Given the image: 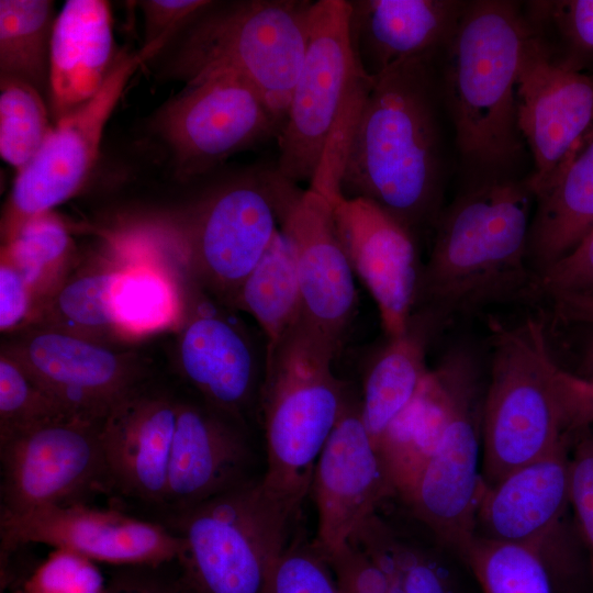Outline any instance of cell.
<instances>
[{"label": "cell", "instance_id": "6da1fadb", "mask_svg": "<svg viewBox=\"0 0 593 593\" xmlns=\"http://www.w3.org/2000/svg\"><path fill=\"white\" fill-rule=\"evenodd\" d=\"M534 201L526 179L502 177L474 184L441 210L412 314L438 333L495 305L545 300L528 257Z\"/></svg>", "mask_w": 593, "mask_h": 593}, {"label": "cell", "instance_id": "7a4b0ae2", "mask_svg": "<svg viewBox=\"0 0 593 593\" xmlns=\"http://www.w3.org/2000/svg\"><path fill=\"white\" fill-rule=\"evenodd\" d=\"M438 56L405 59L373 77L340 182L344 198L373 202L414 236L434 227L443 210Z\"/></svg>", "mask_w": 593, "mask_h": 593}, {"label": "cell", "instance_id": "3957f363", "mask_svg": "<svg viewBox=\"0 0 593 593\" xmlns=\"http://www.w3.org/2000/svg\"><path fill=\"white\" fill-rule=\"evenodd\" d=\"M529 26L521 5L467 1L438 56L443 104L463 163L502 178L525 150L518 127L516 83Z\"/></svg>", "mask_w": 593, "mask_h": 593}, {"label": "cell", "instance_id": "277c9868", "mask_svg": "<svg viewBox=\"0 0 593 593\" xmlns=\"http://www.w3.org/2000/svg\"><path fill=\"white\" fill-rule=\"evenodd\" d=\"M338 349L302 318L267 347L259 400L264 488L299 514L317 459L350 398L333 371Z\"/></svg>", "mask_w": 593, "mask_h": 593}, {"label": "cell", "instance_id": "5b68a950", "mask_svg": "<svg viewBox=\"0 0 593 593\" xmlns=\"http://www.w3.org/2000/svg\"><path fill=\"white\" fill-rule=\"evenodd\" d=\"M312 0L210 1L184 27L175 74L193 82L234 71L284 124L310 35Z\"/></svg>", "mask_w": 593, "mask_h": 593}, {"label": "cell", "instance_id": "8992f818", "mask_svg": "<svg viewBox=\"0 0 593 593\" xmlns=\"http://www.w3.org/2000/svg\"><path fill=\"white\" fill-rule=\"evenodd\" d=\"M491 370L485 391L482 444L485 485L553 450L569 434L558 389V365L545 324L490 321Z\"/></svg>", "mask_w": 593, "mask_h": 593}, {"label": "cell", "instance_id": "52a82bcc", "mask_svg": "<svg viewBox=\"0 0 593 593\" xmlns=\"http://www.w3.org/2000/svg\"><path fill=\"white\" fill-rule=\"evenodd\" d=\"M261 477L161 522L181 538L177 563L195 593H265L298 514Z\"/></svg>", "mask_w": 593, "mask_h": 593}, {"label": "cell", "instance_id": "ba28073f", "mask_svg": "<svg viewBox=\"0 0 593 593\" xmlns=\"http://www.w3.org/2000/svg\"><path fill=\"white\" fill-rule=\"evenodd\" d=\"M480 357L467 344L449 348L439 363L451 392L440 441L404 500L436 540L465 559L475 537L484 490L479 473L485 391Z\"/></svg>", "mask_w": 593, "mask_h": 593}, {"label": "cell", "instance_id": "9c48e42d", "mask_svg": "<svg viewBox=\"0 0 593 593\" xmlns=\"http://www.w3.org/2000/svg\"><path fill=\"white\" fill-rule=\"evenodd\" d=\"M275 164L209 188L184 213L180 244L197 288L230 307L279 231Z\"/></svg>", "mask_w": 593, "mask_h": 593}, {"label": "cell", "instance_id": "30bf717a", "mask_svg": "<svg viewBox=\"0 0 593 593\" xmlns=\"http://www.w3.org/2000/svg\"><path fill=\"white\" fill-rule=\"evenodd\" d=\"M571 441L484 485L475 528L477 536L535 549L561 593L574 591L584 573L582 545L568 522Z\"/></svg>", "mask_w": 593, "mask_h": 593}, {"label": "cell", "instance_id": "8fae6325", "mask_svg": "<svg viewBox=\"0 0 593 593\" xmlns=\"http://www.w3.org/2000/svg\"><path fill=\"white\" fill-rule=\"evenodd\" d=\"M101 425L64 415L0 439V513L86 503L96 492H111Z\"/></svg>", "mask_w": 593, "mask_h": 593}, {"label": "cell", "instance_id": "7c38bea8", "mask_svg": "<svg viewBox=\"0 0 593 593\" xmlns=\"http://www.w3.org/2000/svg\"><path fill=\"white\" fill-rule=\"evenodd\" d=\"M157 123L186 178L205 176L228 157L277 139L283 127L262 93L234 71L187 83Z\"/></svg>", "mask_w": 593, "mask_h": 593}, {"label": "cell", "instance_id": "4fadbf2b", "mask_svg": "<svg viewBox=\"0 0 593 593\" xmlns=\"http://www.w3.org/2000/svg\"><path fill=\"white\" fill-rule=\"evenodd\" d=\"M348 18L347 0L314 1L304 60L277 137L276 168L295 183L312 181L358 70Z\"/></svg>", "mask_w": 593, "mask_h": 593}, {"label": "cell", "instance_id": "5bb4252c", "mask_svg": "<svg viewBox=\"0 0 593 593\" xmlns=\"http://www.w3.org/2000/svg\"><path fill=\"white\" fill-rule=\"evenodd\" d=\"M160 49L122 51L100 89L81 107L57 121L35 157L14 180L7 212L5 240L29 219L52 211L72 197L92 170L103 131L128 80Z\"/></svg>", "mask_w": 593, "mask_h": 593}, {"label": "cell", "instance_id": "9a60e30c", "mask_svg": "<svg viewBox=\"0 0 593 593\" xmlns=\"http://www.w3.org/2000/svg\"><path fill=\"white\" fill-rule=\"evenodd\" d=\"M279 231L295 264L302 320L338 350L354 316L357 292L331 202L282 177L275 165Z\"/></svg>", "mask_w": 593, "mask_h": 593}, {"label": "cell", "instance_id": "2e32d148", "mask_svg": "<svg viewBox=\"0 0 593 593\" xmlns=\"http://www.w3.org/2000/svg\"><path fill=\"white\" fill-rule=\"evenodd\" d=\"M1 353L69 413L96 421L148 381L137 355L48 327L30 325Z\"/></svg>", "mask_w": 593, "mask_h": 593}, {"label": "cell", "instance_id": "e0dca14e", "mask_svg": "<svg viewBox=\"0 0 593 593\" xmlns=\"http://www.w3.org/2000/svg\"><path fill=\"white\" fill-rule=\"evenodd\" d=\"M1 559L22 546L44 544L119 567L178 561L181 538L161 522L75 503L21 514L0 513Z\"/></svg>", "mask_w": 593, "mask_h": 593}, {"label": "cell", "instance_id": "ac0fdd59", "mask_svg": "<svg viewBox=\"0 0 593 593\" xmlns=\"http://www.w3.org/2000/svg\"><path fill=\"white\" fill-rule=\"evenodd\" d=\"M516 99L518 127L534 161L526 181L535 198L555 182L593 126V75L557 61L529 26Z\"/></svg>", "mask_w": 593, "mask_h": 593}, {"label": "cell", "instance_id": "d6986e66", "mask_svg": "<svg viewBox=\"0 0 593 593\" xmlns=\"http://www.w3.org/2000/svg\"><path fill=\"white\" fill-rule=\"evenodd\" d=\"M202 291L181 329L178 366L198 398L249 427L259 416L267 348Z\"/></svg>", "mask_w": 593, "mask_h": 593}, {"label": "cell", "instance_id": "ffe728a7", "mask_svg": "<svg viewBox=\"0 0 593 593\" xmlns=\"http://www.w3.org/2000/svg\"><path fill=\"white\" fill-rule=\"evenodd\" d=\"M310 493L317 511L313 541L328 557L395 495L383 458L350 395L315 465Z\"/></svg>", "mask_w": 593, "mask_h": 593}, {"label": "cell", "instance_id": "44dd1931", "mask_svg": "<svg viewBox=\"0 0 593 593\" xmlns=\"http://www.w3.org/2000/svg\"><path fill=\"white\" fill-rule=\"evenodd\" d=\"M248 429L199 398H178L164 518L259 478Z\"/></svg>", "mask_w": 593, "mask_h": 593}, {"label": "cell", "instance_id": "7402d4cb", "mask_svg": "<svg viewBox=\"0 0 593 593\" xmlns=\"http://www.w3.org/2000/svg\"><path fill=\"white\" fill-rule=\"evenodd\" d=\"M354 272L376 301L388 338L403 334L412 316L422 267L415 236L373 202L332 203Z\"/></svg>", "mask_w": 593, "mask_h": 593}, {"label": "cell", "instance_id": "603a6c76", "mask_svg": "<svg viewBox=\"0 0 593 593\" xmlns=\"http://www.w3.org/2000/svg\"><path fill=\"white\" fill-rule=\"evenodd\" d=\"M177 401L147 381L104 417L101 440L111 491L163 511Z\"/></svg>", "mask_w": 593, "mask_h": 593}, {"label": "cell", "instance_id": "cb8c5ba5", "mask_svg": "<svg viewBox=\"0 0 593 593\" xmlns=\"http://www.w3.org/2000/svg\"><path fill=\"white\" fill-rule=\"evenodd\" d=\"M357 65L369 77L423 55L440 54L467 1L347 0Z\"/></svg>", "mask_w": 593, "mask_h": 593}, {"label": "cell", "instance_id": "d4e9b609", "mask_svg": "<svg viewBox=\"0 0 593 593\" xmlns=\"http://www.w3.org/2000/svg\"><path fill=\"white\" fill-rule=\"evenodd\" d=\"M113 52L110 5L69 0L55 19L49 54V97L56 119L87 102L101 87Z\"/></svg>", "mask_w": 593, "mask_h": 593}, {"label": "cell", "instance_id": "484cf974", "mask_svg": "<svg viewBox=\"0 0 593 593\" xmlns=\"http://www.w3.org/2000/svg\"><path fill=\"white\" fill-rule=\"evenodd\" d=\"M534 200L528 257L541 276L593 228V126L555 182Z\"/></svg>", "mask_w": 593, "mask_h": 593}, {"label": "cell", "instance_id": "4316f807", "mask_svg": "<svg viewBox=\"0 0 593 593\" xmlns=\"http://www.w3.org/2000/svg\"><path fill=\"white\" fill-rule=\"evenodd\" d=\"M435 335L428 321L412 314L406 331L389 338L367 367L360 409L363 424L377 448L390 425L425 382L429 373L426 350Z\"/></svg>", "mask_w": 593, "mask_h": 593}, {"label": "cell", "instance_id": "83f0119b", "mask_svg": "<svg viewBox=\"0 0 593 593\" xmlns=\"http://www.w3.org/2000/svg\"><path fill=\"white\" fill-rule=\"evenodd\" d=\"M451 392L447 374L438 363L407 407L382 437L380 451L395 493L403 500L437 448L447 425Z\"/></svg>", "mask_w": 593, "mask_h": 593}, {"label": "cell", "instance_id": "f1b7e54d", "mask_svg": "<svg viewBox=\"0 0 593 593\" xmlns=\"http://www.w3.org/2000/svg\"><path fill=\"white\" fill-rule=\"evenodd\" d=\"M231 309L249 314L267 347L302 318V296L291 249L280 231L236 292Z\"/></svg>", "mask_w": 593, "mask_h": 593}, {"label": "cell", "instance_id": "f546056e", "mask_svg": "<svg viewBox=\"0 0 593 593\" xmlns=\"http://www.w3.org/2000/svg\"><path fill=\"white\" fill-rule=\"evenodd\" d=\"M120 267L90 269L61 280L34 311L30 325L48 327L110 345L121 337L112 312Z\"/></svg>", "mask_w": 593, "mask_h": 593}, {"label": "cell", "instance_id": "4dcf8cb0", "mask_svg": "<svg viewBox=\"0 0 593 593\" xmlns=\"http://www.w3.org/2000/svg\"><path fill=\"white\" fill-rule=\"evenodd\" d=\"M53 1H0V74L49 89Z\"/></svg>", "mask_w": 593, "mask_h": 593}, {"label": "cell", "instance_id": "1f68e13d", "mask_svg": "<svg viewBox=\"0 0 593 593\" xmlns=\"http://www.w3.org/2000/svg\"><path fill=\"white\" fill-rule=\"evenodd\" d=\"M72 248L66 225L52 211L26 220L5 240L2 259L29 284L34 301L45 300L59 284L57 276Z\"/></svg>", "mask_w": 593, "mask_h": 593}, {"label": "cell", "instance_id": "d6a6232c", "mask_svg": "<svg viewBox=\"0 0 593 593\" xmlns=\"http://www.w3.org/2000/svg\"><path fill=\"white\" fill-rule=\"evenodd\" d=\"M524 14L557 61L578 71L593 70V0L528 1Z\"/></svg>", "mask_w": 593, "mask_h": 593}, {"label": "cell", "instance_id": "836d02e7", "mask_svg": "<svg viewBox=\"0 0 593 593\" xmlns=\"http://www.w3.org/2000/svg\"><path fill=\"white\" fill-rule=\"evenodd\" d=\"M462 561L483 593H555L541 556L528 546L477 536Z\"/></svg>", "mask_w": 593, "mask_h": 593}, {"label": "cell", "instance_id": "e575fe53", "mask_svg": "<svg viewBox=\"0 0 593 593\" xmlns=\"http://www.w3.org/2000/svg\"><path fill=\"white\" fill-rule=\"evenodd\" d=\"M179 309L175 289L161 272L147 266L120 267L112 312L122 336L160 329L176 318Z\"/></svg>", "mask_w": 593, "mask_h": 593}, {"label": "cell", "instance_id": "d590c367", "mask_svg": "<svg viewBox=\"0 0 593 593\" xmlns=\"http://www.w3.org/2000/svg\"><path fill=\"white\" fill-rule=\"evenodd\" d=\"M52 127L41 92L27 82L1 77L0 155L23 169L37 154Z\"/></svg>", "mask_w": 593, "mask_h": 593}, {"label": "cell", "instance_id": "8d00e7d4", "mask_svg": "<svg viewBox=\"0 0 593 593\" xmlns=\"http://www.w3.org/2000/svg\"><path fill=\"white\" fill-rule=\"evenodd\" d=\"M74 415L10 356L0 357V439L41 423Z\"/></svg>", "mask_w": 593, "mask_h": 593}, {"label": "cell", "instance_id": "74e56055", "mask_svg": "<svg viewBox=\"0 0 593 593\" xmlns=\"http://www.w3.org/2000/svg\"><path fill=\"white\" fill-rule=\"evenodd\" d=\"M265 593H340V590L314 542L291 538L270 572Z\"/></svg>", "mask_w": 593, "mask_h": 593}, {"label": "cell", "instance_id": "f35d334b", "mask_svg": "<svg viewBox=\"0 0 593 593\" xmlns=\"http://www.w3.org/2000/svg\"><path fill=\"white\" fill-rule=\"evenodd\" d=\"M96 561L55 548L12 593H108Z\"/></svg>", "mask_w": 593, "mask_h": 593}, {"label": "cell", "instance_id": "ab89813d", "mask_svg": "<svg viewBox=\"0 0 593 593\" xmlns=\"http://www.w3.org/2000/svg\"><path fill=\"white\" fill-rule=\"evenodd\" d=\"M570 456V503L581 545L588 556V575L593 593V433L575 436Z\"/></svg>", "mask_w": 593, "mask_h": 593}, {"label": "cell", "instance_id": "60d3db41", "mask_svg": "<svg viewBox=\"0 0 593 593\" xmlns=\"http://www.w3.org/2000/svg\"><path fill=\"white\" fill-rule=\"evenodd\" d=\"M546 299L551 293L593 298V228L566 256L541 273Z\"/></svg>", "mask_w": 593, "mask_h": 593}, {"label": "cell", "instance_id": "b9f144b4", "mask_svg": "<svg viewBox=\"0 0 593 593\" xmlns=\"http://www.w3.org/2000/svg\"><path fill=\"white\" fill-rule=\"evenodd\" d=\"M209 0L142 1L145 16L144 46L163 48L177 32L183 30Z\"/></svg>", "mask_w": 593, "mask_h": 593}, {"label": "cell", "instance_id": "7bdbcfd3", "mask_svg": "<svg viewBox=\"0 0 593 593\" xmlns=\"http://www.w3.org/2000/svg\"><path fill=\"white\" fill-rule=\"evenodd\" d=\"M169 563L149 567H125L108 584V593H195L183 579L167 572ZM179 567V566H178Z\"/></svg>", "mask_w": 593, "mask_h": 593}, {"label": "cell", "instance_id": "ee69618b", "mask_svg": "<svg viewBox=\"0 0 593 593\" xmlns=\"http://www.w3.org/2000/svg\"><path fill=\"white\" fill-rule=\"evenodd\" d=\"M33 293L20 271L5 259L0 266V329L12 332L31 321Z\"/></svg>", "mask_w": 593, "mask_h": 593}, {"label": "cell", "instance_id": "f6af8a7d", "mask_svg": "<svg viewBox=\"0 0 593 593\" xmlns=\"http://www.w3.org/2000/svg\"><path fill=\"white\" fill-rule=\"evenodd\" d=\"M550 300L556 315L568 323L593 327V298L573 293H551Z\"/></svg>", "mask_w": 593, "mask_h": 593}, {"label": "cell", "instance_id": "bcb514c9", "mask_svg": "<svg viewBox=\"0 0 593 593\" xmlns=\"http://www.w3.org/2000/svg\"><path fill=\"white\" fill-rule=\"evenodd\" d=\"M589 74L593 75V70L591 72H589Z\"/></svg>", "mask_w": 593, "mask_h": 593}]
</instances>
